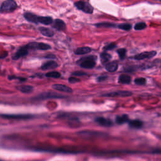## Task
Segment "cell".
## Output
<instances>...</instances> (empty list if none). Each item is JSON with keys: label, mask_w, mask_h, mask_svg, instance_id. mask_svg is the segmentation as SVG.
Here are the masks:
<instances>
[{"label": "cell", "mask_w": 161, "mask_h": 161, "mask_svg": "<svg viewBox=\"0 0 161 161\" xmlns=\"http://www.w3.org/2000/svg\"><path fill=\"white\" fill-rule=\"evenodd\" d=\"M17 4L14 0H6L1 4L0 7V13H11L17 8Z\"/></svg>", "instance_id": "1"}, {"label": "cell", "mask_w": 161, "mask_h": 161, "mask_svg": "<svg viewBox=\"0 0 161 161\" xmlns=\"http://www.w3.org/2000/svg\"><path fill=\"white\" fill-rule=\"evenodd\" d=\"M96 58L94 56L84 57L79 61L80 66L84 69H92L96 65Z\"/></svg>", "instance_id": "2"}, {"label": "cell", "mask_w": 161, "mask_h": 161, "mask_svg": "<svg viewBox=\"0 0 161 161\" xmlns=\"http://www.w3.org/2000/svg\"><path fill=\"white\" fill-rule=\"evenodd\" d=\"M75 6L78 10L83 11L86 13L91 14L93 11V8L89 3L80 1L75 3Z\"/></svg>", "instance_id": "3"}, {"label": "cell", "mask_w": 161, "mask_h": 161, "mask_svg": "<svg viewBox=\"0 0 161 161\" xmlns=\"http://www.w3.org/2000/svg\"><path fill=\"white\" fill-rule=\"evenodd\" d=\"M157 54L156 51H149V52H143L139 54L136 55L134 57V58L136 60H143L145 58H150L154 57Z\"/></svg>", "instance_id": "4"}, {"label": "cell", "mask_w": 161, "mask_h": 161, "mask_svg": "<svg viewBox=\"0 0 161 161\" xmlns=\"http://www.w3.org/2000/svg\"><path fill=\"white\" fill-rule=\"evenodd\" d=\"M28 49L27 48V45L23 46L21 48H20L18 49V51L13 55L12 58L13 60H17L20 57L26 56V55H28Z\"/></svg>", "instance_id": "5"}, {"label": "cell", "mask_w": 161, "mask_h": 161, "mask_svg": "<svg viewBox=\"0 0 161 161\" xmlns=\"http://www.w3.org/2000/svg\"><path fill=\"white\" fill-rule=\"evenodd\" d=\"M132 95V93L127 91H118L113 92L108 94L104 95V96L108 97H116V96H121V97H126V96H130Z\"/></svg>", "instance_id": "6"}, {"label": "cell", "mask_w": 161, "mask_h": 161, "mask_svg": "<svg viewBox=\"0 0 161 161\" xmlns=\"http://www.w3.org/2000/svg\"><path fill=\"white\" fill-rule=\"evenodd\" d=\"M54 28H55L57 30L59 31H63L66 30V25L65 22L62 21V20L60 19H56L54 20L53 22V25H52Z\"/></svg>", "instance_id": "7"}, {"label": "cell", "mask_w": 161, "mask_h": 161, "mask_svg": "<svg viewBox=\"0 0 161 161\" xmlns=\"http://www.w3.org/2000/svg\"><path fill=\"white\" fill-rule=\"evenodd\" d=\"M52 88L55 90H57L58 91H61V92L68 93L72 92V90L71 87L66 85H63V84H54V85L52 86Z\"/></svg>", "instance_id": "8"}, {"label": "cell", "mask_w": 161, "mask_h": 161, "mask_svg": "<svg viewBox=\"0 0 161 161\" xmlns=\"http://www.w3.org/2000/svg\"><path fill=\"white\" fill-rule=\"evenodd\" d=\"M58 67V64L55 62L54 60H50L44 63L43 65L41 66V69L43 71H47V70L50 69H54Z\"/></svg>", "instance_id": "9"}, {"label": "cell", "mask_w": 161, "mask_h": 161, "mask_svg": "<svg viewBox=\"0 0 161 161\" xmlns=\"http://www.w3.org/2000/svg\"><path fill=\"white\" fill-rule=\"evenodd\" d=\"M95 121L99 125L104 126V127H110V126L113 125V122L112 120H110V119L103 118V117H99L95 120Z\"/></svg>", "instance_id": "10"}, {"label": "cell", "mask_w": 161, "mask_h": 161, "mask_svg": "<svg viewBox=\"0 0 161 161\" xmlns=\"http://www.w3.org/2000/svg\"><path fill=\"white\" fill-rule=\"evenodd\" d=\"M23 16H24V18L29 22L36 23V24L39 22V21H38V18H39V16H37L36 14H35L34 13L30 12H26L24 13V14H23Z\"/></svg>", "instance_id": "11"}, {"label": "cell", "mask_w": 161, "mask_h": 161, "mask_svg": "<svg viewBox=\"0 0 161 161\" xmlns=\"http://www.w3.org/2000/svg\"><path fill=\"white\" fill-rule=\"evenodd\" d=\"M2 116L5 118L13 120H25L30 118V116L27 115H4Z\"/></svg>", "instance_id": "12"}, {"label": "cell", "mask_w": 161, "mask_h": 161, "mask_svg": "<svg viewBox=\"0 0 161 161\" xmlns=\"http://www.w3.org/2000/svg\"><path fill=\"white\" fill-rule=\"evenodd\" d=\"M39 30L40 32V33L42 34L43 35H44L45 37H53L54 35V31L51 28H48L45 27H40Z\"/></svg>", "instance_id": "13"}, {"label": "cell", "mask_w": 161, "mask_h": 161, "mask_svg": "<svg viewBox=\"0 0 161 161\" xmlns=\"http://www.w3.org/2000/svg\"><path fill=\"white\" fill-rule=\"evenodd\" d=\"M38 21L42 24L48 25H51L53 23V19L50 16H39Z\"/></svg>", "instance_id": "14"}, {"label": "cell", "mask_w": 161, "mask_h": 161, "mask_svg": "<svg viewBox=\"0 0 161 161\" xmlns=\"http://www.w3.org/2000/svg\"><path fill=\"white\" fill-rule=\"evenodd\" d=\"M118 64L117 63V62H116V61H113V62L108 63L106 66H105V68H106V69L108 72H113L116 71L117 69H118Z\"/></svg>", "instance_id": "15"}, {"label": "cell", "mask_w": 161, "mask_h": 161, "mask_svg": "<svg viewBox=\"0 0 161 161\" xmlns=\"http://www.w3.org/2000/svg\"><path fill=\"white\" fill-rule=\"evenodd\" d=\"M91 51V49L88 47H83L78 48L75 51V54L77 55H83L86 54Z\"/></svg>", "instance_id": "16"}, {"label": "cell", "mask_w": 161, "mask_h": 161, "mask_svg": "<svg viewBox=\"0 0 161 161\" xmlns=\"http://www.w3.org/2000/svg\"><path fill=\"white\" fill-rule=\"evenodd\" d=\"M17 89H19L22 93L27 94V93H30L33 91L34 87L32 86L29 85H23L21 86H18L17 87Z\"/></svg>", "instance_id": "17"}, {"label": "cell", "mask_w": 161, "mask_h": 161, "mask_svg": "<svg viewBox=\"0 0 161 161\" xmlns=\"http://www.w3.org/2000/svg\"><path fill=\"white\" fill-rule=\"evenodd\" d=\"M131 81V77L127 74H122L120 76L118 82L121 84H129Z\"/></svg>", "instance_id": "18"}, {"label": "cell", "mask_w": 161, "mask_h": 161, "mask_svg": "<svg viewBox=\"0 0 161 161\" xmlns=\"http://www.w3.org/2000/svg\"><path fill=\"white\" fill-rule=\"evenodd\" d=\"M129 125L130 127L133 128H140L143 127V122L139 120H133L130 121Z\"/></svg>", "instance_id": "19"}, {"label": "cell", "mask_w": 161, "mask_h": 161, "mask_svg": "<svg viewBox=\"0 0 161 161\" xmlns=\"http://www.w3.org/2000/svg\"><path fill=\"white\" fill-rule=\"evenodd\" d=\"M129 121L128 119V116L126 115H124L122 116H118L116 118V122L117 124L118 125H122L125 124L126 122H128Z\"/></svg>", "instance_id": "20"}, {"label": "cell", "mask_w": 161, "mask_h": 161, "mask_svg": "<svg viewBox=\"0 0 161 161\" xmlns=\"http://www.w3.org/2000/svg\"><path fill=\"white\" fill-rule=\"evenodd\" d=\"M111 57H112V56H111L109 54L106 53V52H103V53L101 54L100 55L101 61L103 64L105 63H107L108 61L110 60Z\"/></svg>", "instance_id": "21"}, {"label": "cell", "mask_w": 161, "mask_h": 161, "mask_svg": "<svg viewBox=\"0 0 161 161\" xmlns=\"http://www.w3.org/2000/svg\"><path fill=\"white\" fill-rule=\"evenodd\" d=\"M51 47L49 44L45 43H37V49L42 50V51H47V50L51 49Z\"/></svg>", "instance_id": "22"}, {"label": "cell", "mask_w": 161, "mask_h": 161, "mask_svg": "<svg viewBox=\"0 0 161 161\" xmlns=\"http://www.w3.org/2000/svg\"><path fill=\"white\" fill-rule=\"evenodd\" d=\"M46 77H48V78H59L61 74L60 72H57V71H53V72H50L47 73L45 74Z\"/></svg>", "instance_id": "23"}, {"label": "cell", "mask_w": 161, "mask_h": 161, "mask_svg": "<svg viewBox=\"0 0 161 161\" xmlns=\"http://www.w3.org/2000/svg\"><path fill=\"white\" fill-rule=\"evenodd\" d=\"M96 26L97 27H115V24L110 23H100L98 24H96Z\"/></svg>", "instance_id": "24"}, {"label": "cell", "mask_w": 161, "mask_h": 161, "mask_svg": "<svg viewBox=\"0 0 161 161\" xmlns=\"http://www.w3.org/2000/svg\"><path fill=\"white\" fill-rule=\"evenodd\" d=\"M146 27H147V25H146L145 23H138L135 25V29L136 30H141L145 29Z\"/></svg>", "instance_id": "25"}, {"label": "cell", "mask_w": 161, "mask_h": 161, "mask_svg": "<svg viewBox=\"0 0 161 161\" xmlns=\"http://www.w3.org/2000/svg\"><path fill=\"white\" fill-rule=\"evenodd\" d=\"M135 83L137 85H139V86L144 85V84H145L146 83V80L142 78H137L135 80Z\"/></svg>", "instance_id": "26"}, {"label": "cell", "mask_w": 161, "mask_h": 161, "mask_svg": "<svg viewBox=\"0 0 161 161\" xmlns=\"http://www.w3.org/2000/svg\"><path fill=\"white\" fill-rule=\"evenodd\" d=\"M117 53H118L120 58L121 59H124L126 55V49H121L117 51Z\"/></svg>", "instance_id": "27"}, {"label": "cell", "mask_w": 161, "mask_h": 161, "mask_svg": "<svg viewBox=\"0 0 161 161\" xmlns=\"http://www.w3.org/2000/svg\"><path fill=\"white\" fill-rule=\"evenodd\" d=\"M131 25L128 23H124V24H121L118 25V28L122 29L124 30H129L131 29Z\"/></svg>", "instance_id": "28"}, {"label": "cell", "mask_w": 161, "mask_h": 161, "mask_svg": "<svg viewBox=\"0 0 161 161\" xmlns=\"http://www.w3.org/2000/svg\"><path fill=\"white\" fill-rule=\"evenodd\" d=\"M116 44L113 43H111L110 44L107 45L106 46H105L104 47V51H110V50H112L113 49H115L116 47Z\"/></svg>", "instance_id": "29"}, {"label": "cell", "mask_w": 161, "mask_h": 161, "mask_svg": "<svg viewBox=\"0 0 161 161\" xmlns=\"http://www.w3.org/2000/svg\"><path fill=\"white\" fill-rule=\"evenodd\" d=\"M69 82L70 83H76L78 82H80V80L75 77H70L69 79Z\"/></svg>", "instance_id": "30"}, {"label": "cell", "mask_w": 161, "mask_h": 161, "mask_svg": "<svg viewBox=\"0 0 161 161\" xmlns=\"http://www.w3.org/2000/svg\"><path fill=\"white\" fill-rule=\"evenodd\" d=\"M86 74L85 72H82V71H76L72 73V75L74 76H84V75H86Z\"/></svg>", "instance_id": "31"}, {"label": "cell", "mask_w": 161, "mask_h": 161, "mask_svg": "<svg viewBox=\"0 0 161 161\" xmlns=\"http://www.w3.org/2000/svg\"><path fill=\"white\" fill-rule=\"evenodd\" d=\"M106 78H107L106 76H100V77H99V78H98V81L99 82L103 81L106 80Z\"/></svg>", "instance_id": "32"}, {"label": "cell", "mask_w": 161, "mask_h": 161, "mask_svg": "<svg viewBox=\"0 0 161 161\" xmlns=\"http://www.w3.org/2000/svg\"><path fill=\"white\" fill-rule=\"evenodd\" d=\"M46 58H55V56L54 55H52V54H49V55H47V56L45 57Z\"/></svg>", "instance_id": "33"}, {"label": "cell", "mask_w": 161, "mask_h": 161, "mask_svg": "<svg viewBox=\"0 0 161 161\" xmlns=\"http://www.w3.org/2000/svg\"><path fill=\"white\" fill-rule=\"evenodd\" d=\"M154 153H156V154H161V149H158V150H156L154 152Z\"/></svg>", "instance_id": "34"}, {"label": "cell", "mask_w": 161, "mask_h": 161, "mask_svg": "<svg viewBox=\"0 0 161 161\" xmlns=\"http://www.w3.org/2000/svg\"><path fill=\"white\" fill-rule=\"evenodd\" d=\"M160 1H161V0H160Z\"/></svg>", "instance_id": "35"}]
</instances>
